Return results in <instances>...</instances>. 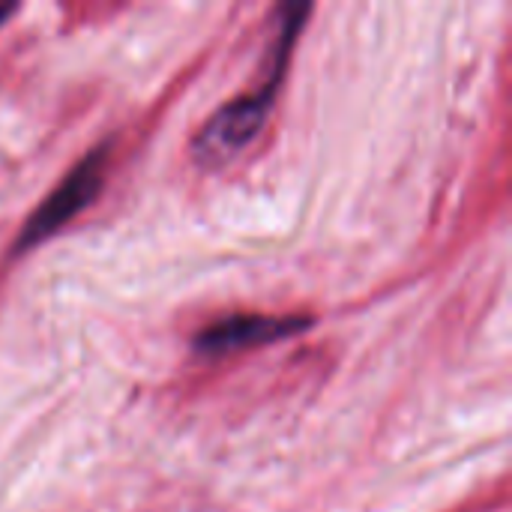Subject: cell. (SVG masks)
<instances>
[{
    "label": "cell",
    "instance_id": "obj_4",
    "mask_svg": "<svg viewBox=\"0 0 512 512\" xmlns=\"http://www.w3.org/2000/svg\"><path fill=\"white\" fill-rule=\"evenodd\" d=\"M15 9H18V6H12V3H0V27L15 15Z\"/></svg>",
    "mask_w": 512,
    "mask_h": 512
},
{
    "label": "cell",
    "instance_id": "obj_1",
    "mask_svg": "<svg viewBox=\"0 0 512 512\" xmlns=\"http://www.w3.org/2000/svg\"><path fill=\"white\" fill-rule=\"evenodd\" d=\"M309 15H312V3H282L276 9V39L270 42L267 75L252 93H240L204 123V129L192 141V156L198 165H222L237 153H243L261 135L276 105V96L282 90L291 51Z\"/></svg>",
    "mask_w": 512,
    "mask_h": 512
},
{
    "label": "cell",
    "instance_id": "obj_2",
    "mask_svg": "<svg viewBox=\"0 0 512 512\" xmlns=\"http://www.w3.org/2000/svg\"><path fill=\"white\" fill-rule=\"evenodd\" d=\"M111 156H114V141H99L54 189L51 195L27 216L24 228L15 237L12 255H24L30 249H36L39 243H45L51 234H57L60 228H66L78 213H84L99 195L102 186L108 180V168H111Z\"/></svg>",
    "mask_w": 512,
    "mask_h": 512
},
{
    "label": "cell",
    "instance_id": "obj_3",
    "mask_svg": "<svg viewBox=\"0 0 512 512\" xmlns=\"http://www.w3.org/2000/svg\"><path fill=\"white\" fill-rule=\"evenodd\" d=\"M312 324H315L312 318H300V315H258V312L228 315L198 330L192 339V351L198 357L216 360V357H228L246 348H264L273 342L294 339L306 333Z\"/></svg>",
    "mask_w": 512,
    "mask_h": 512
}]
</instances>
